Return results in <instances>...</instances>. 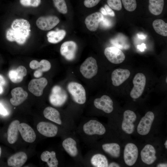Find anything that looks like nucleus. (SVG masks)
<instances>
[{"instance_id": "nucleus-4", "label": "nucleus", "mask_w": 167, "mask_h": 167, "mask_svg": "<svg viewBox=\"0 0 167 167\" xmlns=\"http://www.w3.org/2000/svg\"><path fill=\"white\" fill-rule=\"evenodd\" d=\"M98 66L95 58L90 57L85 59L81 65L80 71L83 76L87 79H90L97 73Z\"/></svg>"}, {"instance_id": "nucleus-48", "label": "nucleus", "mask_w": 167, "mask_h": 167, "mask_svg": "<svg viewBox=\"0 0 167 167\" xmlns=\"http://www.w3.org/2000/svg\"><path fill=\"white\" fill-rule=\"evenodd\" d=\"M1 148L0 147V156L1 155Z\"/></svg>"}, {"instance_id": "nucleus-42", "label": "nucleus", "mask_w": 167, "mask_h": 167, "mask_svg": "<svg viewBox=\"0 0 167 167\" xmlns=\"http://www.w3.org/2000/svg\"><path fill=\"white\" fill-rule=\"evenodd\" d=\"M6 83V80L3 77L0 75V86H2Z\"/></svg>"}, {"instance_id": "nucleus-2", "label": "nucleus", "mask_w": 167, "mask_h": 167, "mask_svg": "<svg viewBox=\"0 0 167 167\" xmlns=\"http://www.w3.org/2000/svg\"><path fill=\"white\" fill-rule=\"evenodd\" d=\"M67 89L76 103L79 104H83L85 103L86 92L81 84L76 82H71L68 84Z\"/></svg>"}, {"instance_id": "nucleus-5", "label": "nucleus", "mask_w": 167, "mask_h": 167, "mask_svg": "<svg viewBox=\"0 0 167 167\" xmlns=\"http://www.w3.org/2000/svg\"><path fill=\"white\" fill-rule=\"evenodd\" d=\"M134 85L130 92L131 98L136 99L141 96L143 92L146 84V78L145 75L141 73L135 75L133 80Z\"/></svg>"}, {"instance_id": "nucleus-22", "label": "nucleus", "mask_w": 167, "mask_h": 167, "mask_svg": "<svg viewBox=\"0 0 167 167\" xmlns=\"http://www.w3.org/2000/svg\"><path fill=\"white\" fill-rule=\"evenodd\" d=\"M27 74V71L25 67L20 66L16 69L11 70L9 72L8 75L10 79L12 82L18 83L22 81Z\"/></svg>"}, {"instance_id": "nucleus-37", "label": "nucleus", "mask_w": 167, "mask_h": 167, "mask_svg": "<svg viewBox=\"0 0 167 167\" xmlns=\"http://www.w3.org/2000/svg\"><path fill=\"white\" fill-rule=\"evenodd\" d=\"M101 0H84V5L87 7L91 8L96 5Z\"/></svg>"}, {"instance_id": "nucleus-11", "label": "nucleus", "mask_w": 167, "mask_h": 167, "mask_svg": "<svg viewBox=\"0 0 167 167\" xmlns=\"http://www.w3.org/2000/svg\"><path fill=\"white\" fill-rule=\"evenodd\" d=\"M58 18L55 16L40 17L36 20V24L40 29L49 30L56 26L59 22Z\"/></svg>"}, {"instance_id": "nucleus-15", "label": "nucleus", "mask_w": 167, "mask_h": 167, "mask_svg": "<svg viewBox=\"0 0 167 167\" xmlns=\"http://www.w3.org/2000/svg\"><path fill=\"white\" fill-rule=\"evenodd\" d=\"M38 132L43 135L47 137L55 136L58 131V128L55 125L47 122H41L37 125Z\"/></svg>"}, {"instance_id": "nucleus-20", "label": "nucleus", "mask_w": 167, "mask_h": 167, "mask_svg": "<svg viewBox=\"0 0 167 167\" xmlns=\"http://www.w3.org/2000/svg\"><path fill=\"white\" fill-rule=\"evenodd\" d=\"M12 97L10 101L14 106H18L22 104L27 99L28 93L22 88L18 87L13 89L11 92Z\"/></svg>"}, {"instance_id": "nucleus-32", "label": "nucleus", "mask_w": 167, "mask_h": 167, "mask_svg": "<svg viewBox=\"0 0 167 167\" xmlns=\"http://www.w3.org/2000/svg\"><path fill=\"white\" fill-rule=\"evenodd\" d=\"M92 164L96 167H107L108 166L107 159L104 155L97 154L93 156L91 158Z\"/></svg>"}, {"instance_id": "nucleus-10", "label": "nucleus", "mask_w": 167, "mask_h": 167, "mask_svg": "<svg viewBox=\"0 0 167 167\" xmlns=\"http://www.w3.org/2000/svg\"><path fill=\"white\" fill-rule=\"evenodd\" d=\"M83 129L84 133L89 135H102L106 131L104 126L95 120H91L85 123L83 126Z\"/></svg>"}, {"instance_id": "nucleus-44", "label": "nucleus", "mask_w": 167, "mask_h": 167, "mask_svg": "<svg viewBox=\"0 0 167 167\" xmlns=\"http://www.w3.org/2000/svg\"><path fill=\"white\" fill-rule=\"evenodd\" d=\"M157 167H167V164L165 163H160L158 164Z\"/></svg>"}, {"instance_id": "nucleus-1", "label": "nucleus", "mask_w": 167, "mask_h": 167, "mask_svg": "<svg viewBox=\"0 0 167 167\" xmlns=\"http://www.w3.org/2000/svg\"><path fill=\"white\" fill-rule=\"evenodd\" d=\"M30 25L28 20L23 19H15L6 32V38L10 41L23 45L30 36Z\"/></svg>"}, {"instance_id": "nucleus-46", "label": "nucleus", "mask_w": 167, "mask_h": 167, "mask_svg": "<svg viewBox=\"0 0 167 167\" xmlns=\"http://www.w3.org/2000/svg\"><path fill=\"white\" fill-rule=\"evenodd\" d=\"M3 89L2 86H0V94L3 92Z\"/></svg>"}, {"instance_id": "nucleus-16", "label": "nucleus", "mask_w": 167, "mask_h": 167, "mask_svg": "<svg viewBox=\"0 0 167 167\" xmlns=\"http://www.w3.org/2000/svg\"><path fill=\"white\" fill-rule=\"evenodd\" d=\"M130 74L127 69L118 68L115 70L111 74L112 84L115 86H120L129 78Z\"/></svg>"}, {"instance_id": "nucleus-14", "label": "nucleus", "mask_w": 167, "mask_h": 167, "mask_svg": "<svg viewBox=\"0 0 167 167\" xmlns=\"http://www.w3.org/2000/svg\"><path fill=\"white\" fill-rule=\"evenodd\" d=\"M94 104L97 109L106 113H110L113 110V101L109 96L106 95L102 96L100 98L96 99Z\"/></svg>"}, {"instance_id": "nucleus-49", "label": "nucleus", "mask_w": 167, "mask_h": 167, "mask_svg": "<svg viewBox=\"0 0 167 167\" xmlns=\"http://www.w3.org/2000/svg\"><path fill=\"white\" fill-rule=\"evenodd\" d=\"M167 78H166V83H167Z\"/></svg>"}, {"instance_id": "nucleus-33", "label": "nucleus", "mask_w": 167, "mask_h": 167, "mask_svg": "<svg viewBox=\"0 0 167 167\" xmlns=\"http://www.w3.org/2000/svg\"><path fill=\"white\" fill-rule=\"evenodd\" d=\"M54 5L58 11L60 13L66 14L67 8L65 0H53Z\"/></svg>"}, {"instance_id": "nucleus-17", "label": "nucleus", "mask_w": 167, "mask_h": 167, "mask_svg": "<svg viewBox=\"0 0 167 167\" xmlns=\"http://www.w3.org/2000/svg\"><path fill=\"white\" fill-rule=\"evenodd\" d=\"M103 17V14L98 12L89 15L86 17L85 20V23L87 28L91 31H96Z\"/></svg>"}, {"instance_id": "nucleus-3", "label": "nucleus", "mask_w": 167, "mask_h": 167, "mask_svg": "<svg viewBox=\"0 0 167 167\" xmlns=\"http://www.w3.org/2000/svg\"><path fill=\"white\" fill-rule=\"evenodd\" d=\"M67 95L65 91L61 86L55 85L52 88L49 97L50 103L52 105L59 107L66 101Z\"/></svg>"}, {"instance_id": "nucleus-7", "label": "nucleus", "mask_w": 167, "mask_h": 167, "mask_svg": "<svg viewBox=\"0 0 167 167\" xmlns=\"http://www.w3.org/2000/svg\"><path fill=\"white\" fill-rule=\"evenodd\" d=\"M154 118L153 113L147 112L140 121L137 127L138 133L142 135H147L149 133Z\"/></svg>"}, {"instance_id": "nucleus-9", "label": "nucleus", "mask_w": 167, "mask_h": 167, "mask_svg": "<svg viewBox=\"0 0 167 167\" xmlns=\"http://www.w3.org/2000/svg\"><path fill=\"white\" fill-rule=\"evenodd\" d=\"M136 119V115L133 111L126 110L123 113V120L122 122V130L127 134H132L134 130V122Z\"/></svg>"}, {"instance_id": "nucleus-26", "label": "nucleus", "mask_w": 167, "mask_h": 167, "mask_svg": "<svg viewBox=\"0 0 167 167\" xmlns=\"http://www.w3.org/2000/svg\"><path fill=\"white\" fill-rule=\"evenodd\" d=\"M41 158L42 161L46 162L49 167H58V161L54 151L51 152L47 151L43 152L41 155Z\"/></svg>"}, {"instance_id": "nucleus-19", "label": "nucleus", "mask_w": 167, "mask_h": 167, "mask_svg": "<svg viewBox=\"0 0 167 167\" xmlns=\"http://www.w3.org/2000/svg\"><path fill=\"white\" fill-rule=\"evenodd\" d=\"M18 129L23 139L25 141L32 143L35 140L36 134L33 129L28 124L24 123H19Z\"/></svg>"}, {"instance_id": "nucleus-30", "label": "nucleus", "mask_w": 167, "mask_h": 167, "mask_svg": "<svg viewBox=\"0 0 167 167\" xmlns=\"http://www.w3.org/2000/svg\"><path fill=\"white\" fill-rule=\"evenodd\" d=\"M29 66L32 69H39L43 72L49 71L51 65L48 61L43 59L40 62L36 60H32L30 63Z\"/></svg>"}, {"instance_id": "nucleus-40", "label": "nucleus", "mask_w": 167, "mask_h": 167, "mask_svg": "<svg viewBox=\"0 0 167 167\" xmlns=\"http://www.w3.org/2000/svg\"><path fill=\"white\" fill-rule=\"evenodd\" d=\"M0 113L4 116H6L8 114V112L5 108L3 105L0 103Z\"/></svg>"}, {"instance_id": "nucleus-35", "label": "nucleus", "mask_w": 167, "mask_h": 167, "mask_svg": "<svg viewBox=\"0 0 167 167\" xmlns=\"http://www.w3.org/2000/svg\"><path fill=\"white\" fill-rule=\"evenodd\" d=\"M107 2L110 7L115 10L119 11L122 8L121 0H107Z\"/></svg>"}, {"instance_id": "nucleus-24", "label": "nucleus", "mask_w": 167, "mask_h": 167, "mask_svg": "<svg viewBox=\"0 0 167 167\" xmlns=\"http://www.w3.org/2000/svg\"><path fill=\"white\" fill-rule=\"evenodd\" d=\"M43 113L45 117L48 119L59 125L62 124L60 113L55 109L47 107L45 109Z\"/></svg>"}, {"instance_id": "nucleus-31", "label": "nucleus", "mask_w": 167, "mask_h": 167, "mask_svg": "<svg viewBox=\"0 0 167 167\" xmlns=\"http://www.w3.org/2000/svg\"><path fill=\"white\" fill-rule=\"evenodd\" d=\"M152 24L154 29L157 34L164 36H167V24L163 20L156 19L153 22Z\"/></svg>"}, {"instance_id": "nucleus-6", "label": "nucleus", "mask_w": 167, "mask_h": 167, "mask_svg": "<svg viewBox=\"0 0 167 167\" xmlns=\"http://www.w3.org/2000/svg\"><path fill=\"white\" fill-rule=\"evenodd\" d=\"M104 53L108 60L113 64L122 63L125 58V55L122 51L115 47L106 48L104 50Z\"/></svg>"}, {"instance_id": "nucleus-25", "label": "nucleus", "mask_w": 167, "mask_h": 167, "mask_svg": "<svg viewBox=\"0 0 167 167\" xmlns=\"http://www.w3.org/2000/svg\"><path fill=\"white\" fill-rule=\"evenodd\" d=\"M62 146L66 151L71 156L75 157L78 154L76 143L72 138H67L64 140Z\"/></svg>"}, {"instance_id": "nucleus-21", "label": "nucleus", "mask_w": 167, "mask_h": 167, "mask_svg": "<svg viewBox=\"0 0 167 167\" xmlns=\"http://www.w3.org/2000/svg\"><path fill=\"white\" fill-rule=\"evenodd\" d=\"M28 157L25 153L20 152L11 156L8 159L9 166L12 167H22L26 162Z\"/></svg>"}, {"instance_id": "nucleus-43", "label": "nucleus", "mask_w": 167, "mask_h": 167, "mask_svg": "<svg viewBox=\"0 0 167 167\" xmlns=\"http://www.w3.org/2000/svg\"><path fill=\"white\" fill-rule=\"evenodd\" d=\"M120 166L118 164L114 162L111 163L108 166V167H119Z\"/></svg>"}, {"instance_id": "nucleus-38", "label": "nucleus", "mask_w": 167, "mask_h": 167, "mask_svg": "<svg viewBox=\"0 0 167 167\" xmlns=\"http://www.w3.org/2000/svg\"><path fill=\"white\" fill-rule=\"evenodd\" d=\"M104 7L107 15H108L112 16H114L115 14L114 12L108 6L105 4V5Z\"/></svg>"}, {"instance_id": "nucleus-27", "label": "nucleus", "mask_w": 167, "mask_h": 167, "mask_svg": "<svg viewBox=\"0 0 167 167\" xmlns=\"http://www.w3.org/2000/svg\"><path fill=\"white\" fill-rule=\"evenodd\" d=\"M148 9L150 12L155 15L162 12L164 4V0H149Z\"/></svg>"}, {"instance_id": "nucleus-39", "label": "nucleus", "mask_w": 167, "mask_h": 167, "mask_svg": "<svg viewBox=\"0 0 167 167\" xmlns=\"http://www.w3.org/2000/svg\"><path fill=\"white\" fill-rule=\"evenodd\" d=\"M100 24L103 27H109L111 25L110 21L106 18H104V17Z\"/></svg>"}, {"instance_id": "nucleus-36", "label": "nucleus", "mask_w": 167, "mask_h": 167, "mask_svg": "<svg viewBox=\"0 0 167 167\" xmlns=\"http://www.w3.org/2000/svg\"><path fill=\"white\" fill-rule=\"evenodd\" d=\"M41 0H20V4L25 6L36 7L39 6Z\"/></svg>"}, {"instance_id": "nucleus-23", "label": "nucleus", "mask_w": 167, "mask_h": 167, "mask_svg": "<svg viewBox=\"0 0 167 167\" xmlns=\"http://www.w3.org/2000/svg\"><path fill=\"white\" fill-rule=\"evenodd\" d=\"M20 123L18 120L13 121L10 124L7 130V141L10 144H13L16 141L18 135V126Z\"/></svg>"}, {"instance_id": "nucleus-13", "label": "nucleus", "mask_w": 167, "mask_h": 167, "mask_svg": "<svg viewBox=\"0 0 167 167\" xmlns=\"http://www.w3.org/2000/svg\"><path fill=\"white\" fill-rule=\"evenodd\" d=\"M77 49V45L75 42L67 41L61 45L60 52L61 54L66 60L71 61L75 58Z\"/></svg>"}, {"instance_id": "nucleus-34", "label": "nucleus", "mask_w": 167, "mask_h": 167, "mask_svg": "<svg viewBox=\"0 0 167 167\" xmlns=\"http://www.w3.org/2000/svg\"><path fill=\"white\" fill-rule=\"evenodd\" d=\"M125 9L128 11L131 12L135 11L137 7L136 0H121Z\"/></svg>"}, {"instance_id": "nucleus-28", "label": "nucleus", "mask_w": 167, "mask_h": 167, "mask_svg": "<svg viewBox=\"0 0 167 167\" xmlns=\"http://www.w3.org/2000/svg\"><path fill=\"white\" fill-rule=\"evenodd\" d=\"M66 32L64 30H60L56 31H52L47 34L48 41L51 43L56 44L61 41L65 37Z\"/></svg>"}, {"instance_id": "nucleus-8", "label": "nucleus", "mask_w": 167, "mask_h": 167, "mask_svg": "<svg viewBox=\"0 0 167 167\" xmlns=\"http://www.w3.org/2000/svg\"><path fill=\"white\" fill-rule=\"evenodd\" d=\"M138 155L137 146L132 143H127L124 151L123 157L125 163L129 166H132L136 162Z\"/></svg>"}, {"instance_id": "nucleus-45", "label": "nucleus", "mask_w": 167, "mask_h": 167, "mask_svg": "<svg viewBox=\"0 0 167 167\" xmlns=\"http://www.w3.org/2000/svg\"><path fill=\"white\" fill-rule=\"evenodd\" d=\"M101 13L102 14H104V15H107V14L106 13V12H105V8L103 7H102L101 8Z\"/></svg>"}, {"instance_id": "nucleus-47", "label": "nucleus", "mask_w": 167, "mask_h": 167, "mask_svg": "<svg viewBox=\"0 0 167 167\" xmlns=\"http://www.w3.org/2000/svg\"><path fill=\"white\" fill-rule=\"evenodd\" d=\"M164 145L165 146V147L166 148H167V140H166L165 143H164Z\"/></svg>"}, {"instance_id": "nucleus-18", "label": "nucleus", "mask_w": 167, "mask_h": 167, "mask_svg": "<svg viewBox=\"0 0 167 167\" xmlns=\"http://www.w3.org/2000/svg\"><path fill=\"white\" fill-rule=\"evenodd\" d=\"M156 151L153 146L150 144L146 145L141 152L142 161L148 165L153 164L156 160Z\"/></svg>"}, {"instance_id": "nucleus-41", "label": "nucleus", "mask_w": 167, "mask_h": 167, "mask_svg": "<svg viewBox=\"0 0 167 167\" xmlns=\"http://www.w3.org/2000/svg\"><path fill=\"white\" fill-rule=\"evenodd\" d=\"M43 74V72L40 69H38L34 73V76L36 78H39Z\"/></svg>"}, {"instance_id": "nucleus-29", "label": "nucleus", "mask_w": 167, "mask_h": 167, "mask_svg": "<svg viewBox=\"0 0 167 167\" xmlns=\"http://www.w3.org/2000/svg\"><path fill=\"white\" fill-rule=\"evenodd\" d=\"M103 150L112 156L118 158L120 155V148L117 143H106L102 145Z\"/></svg>"}, {"instance_id": "nucleus-12", "label": "nucleus", "mask_w": 167, "mask_h": 167, "mask_svg": "<svg viewBox=\"0 0 167 167\" xmlns=\"http://www.w3.org/2000/svg\"><path fill=\"white\" fill-rule=\"evenodd\" d=\"M47 83V80L45 78L33 79L28 84V90L35 96H40L42 94L43 90Z\"/></svg>"}]
</instances>
